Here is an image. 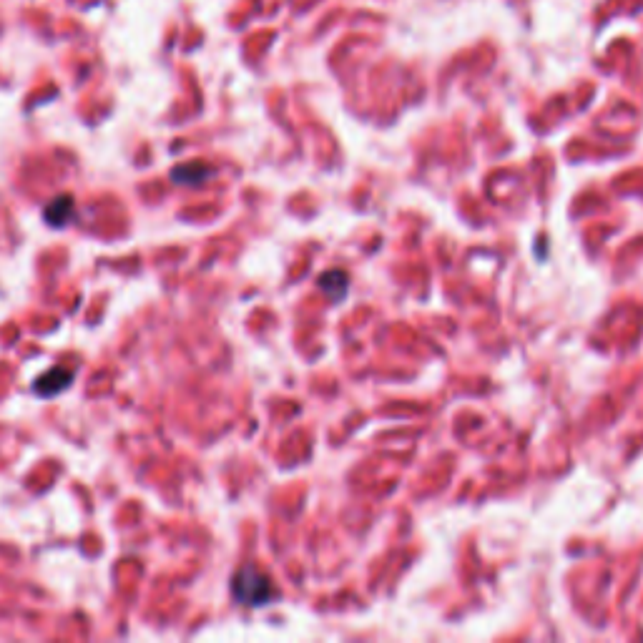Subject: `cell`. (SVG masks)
<instances>
[{
    "instance_id": "7a4b0ae2",
    "label": "cell",
    "mask_w": 643,
    "mask_h": 643,
    "mask_svg": "<svg viewBox=\"0 0 643 643\" xmlns=\"http://www.w3.org/2000/svg\"><path fill=\"white\" fill-rule=\"evenodd\" d=\"M73 382V370L71 367H51L48 372H43L41 377L36 380V385H33V390H36V395L41 397H56L58 392L68 390Z\"/></svg>"
},
{
    "instance_id": "277c9868",
    "label": "cell",
    "mask_w": 643,
    "mask_h": 643,
    "mask_svg": "<svg viewBox=\"0 0 643 643\" xmlns=\"http://www.w3.org/2000/svg\"><path fill=\"white\" fill-rule=\"evenodd\" d=\"M211 174H214V169H211V166H204V164H199V161H194V164L176 166V169L171 171V179H174L176 184L194 186V184H204Z\"/></svg>"
},
{
    "instance_id": "5b68a950",
    "label": "cell",
    "mask_w": 643,
    "mask_h": 643,
    "mask_svg": "<svg viewBox=\"0 0 643 643\" xmlns=\"http://www.w3.org/2000/svg\"><path fill=\"white\" fill-rule=\"evenodd\" d=\"M319 287L325 289L327 297L332 299V302H340V299H345L347 294V274L340 272V269H332V272H325L322 277H319Z\"/></svg>"
},
{
    "instance_id": "6da1fadb",
    "label": "cell",
    "mask_w": 643,
    "mask_h": 643,
    "mask_svg": "<svg viewBox=\"0 0 643 643\" xmlns=\"http://www.w3.org/2000/svg\"><path fill=\"white\" fill-rule=\"evenodd\" d=\"M232 596L237 598V603H242V606L259 608V606H267L277 593H274V586L272 581H269V576H264V573L254 566H244L234 573Z\"/></svg>"
},
{
    "instance_id": "3957f363",
    "label": "cell",
    "mask_w": 643,
    "mask_h": 643,
    "mask_svg": "<svg viewBox=\"0 0 643 643\" xmlns=\"http://www.w3.org/2000/svg\"><path fill=\"white\" fill-rule=\"evenodd\" d=\"M73 214H76V204H73V196L71 194L56 196V199H53L51 204L46 206L48 227H53V229L66 227V224L73 219Z\"/></svg>"
}]
</instances>
